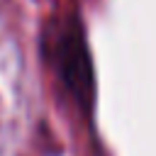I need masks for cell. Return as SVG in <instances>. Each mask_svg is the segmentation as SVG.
<instances>
[{
    "label": "cell",
    "instance_id": "obj_1",
    "mask_svg": "<svg viewBox=\"0 0 156 156\" xmlns=\"http://www.w3.org/2000/svg\"><path fill=\"white\" fill-rule=\"evenodd\" d=\"M54 58H56V73L63 83V88L71 93L76 105L93 115L95 107V66L88 46V34L83 27L80 15H73L68 24L61 29L54 44Z\"/></svg>",
    "mask_w": 156,
    "mask_h": 156
}]
</instances>
